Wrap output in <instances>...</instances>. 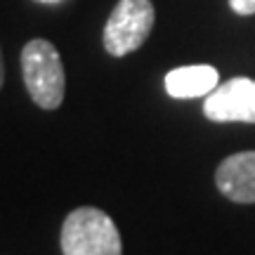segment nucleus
Returning a JSON list of instances; mask_svg holds the SVG:
<instances>
[{
  "mask_svg": "<svg viewBox=\"0 0 255 255\" xmlns=\"http://www.w3.org/2000/svg\"><path fill=\"white\" fill-rule=\"evenodd\" d=\"M62 255H123L119 227L100 208L83 206L62 225Z\"/></svg>",
  "mask_w": 255,
  "mask_h": 255,
  "instance_id": "1",
  "label": "nucleus"
},
{
  "mask_svg": "<svg viewBox=\"0 0 255 255\" xmlns=\"http://www.w3.org/2000/svg\"><path fill=\"white\" fill-rule=\"evenodd\" d=\"M21 76L31 100L40 109L55 111L64 102L66 76L62 57L50 40H28L21 50Z\"/></svg>",
  "mask_w": 255,
  "mask_h": 255,
  "instance_id": "2",
  "label": "nucleus"
},
{
  "mask_svg": "<svg viewBox=\"0 0 255 255\" xmlns=\"http://www.w3.org/2000/svg\"><path fill=\"white\" fill-rule=\"evenodd\" d=\"M154 5L151 0H119L109 21L104 26V47L114 57H126L144 45L154 28Z\"/></svg>",
  "mask_w": 255,
  "mask_h": 255,
  "instance_id": "3",
  "label": "nucleus"
},
{
  "mask_svg": "<svg viewBox=\"0 0 255 255\" xmlns=\"http://www.w3.org/2000/svg\"><path fill=\"white\" fill-rule=\"evenodd\" d=\"M206 119L215 123H255V81L229 78L206 95Z\"/></svg>",
  "mask_w": 255,
  "mask_h": 255,
  "instance_id": "4",
  "label": "nucleus"
},
{
  "mask_svg": "<svg viewBox=\"0 0 255 255\" xmlns=\"http://www.w3.org/2000/svg\"><path fill=\"white\" fill-rule=\"evenodd\" d=\"M218 189L234 203H255V151L227 156L215 173Z\"/></svg>",
  "mask_w": 255,
  "mask_h": 255,
  "instance_id": "5",
  "label": "nucleus"
},
{
  "mask_svg": "<svg viewBox=\"0 0 255 255\" xmlns=\"http://www.w3.org/2000/svg\"><path fill=\"white\" fill-rule=\"evenodd\" d=\"M220 76L210 64H194V66H177L165 76V90L175 100H191L206 97L218 88Z\"/></svg>",
  "mask_w": 255,
  "mask_h": 255,
  "instance_id": "6",
  "label": "nucleus"
},
{
  "mask_svg": "<svg viewBox=\"0 0 255 255\" xmlns=\"http://www.w3.org/2000/svg\"><path fill=\"white\" fill-rule=\"evenodd\" d=\"M229 7L234 9L237 14H255V0H229Z\"/></svg>",
  "mask_w": 255,
  "mask_h": 255,
  "instance_id": "7",
  "label": "nucleus"
},
{
  "mask_svg": "<svg viewBox=\"0 0 255 255\" xmlns=\"http://www.w3.org/2000/svg\"><path fill=\"white\" fill-rule=\"evenodd\" d=\"M2 81H5V64H2V52H0V88H2Z\"/></svg>",
  "mask_w": 255,
  "mask_h": 255,
  "instance_id": "8",
  "label": "nucleus"
},
{
  "mask_svg": "<svg viewBox=\"0 0 255 255\" xmlns=\"http://www.w3.org/2000/svg\"><path fill=\"white\" fill-rule=\"evenodd\" d=\"M38 2H45V5H55V2H62V0H38Z\"/></svg>",
  "mask_w": 255,
  "mask_h": 255,
  "instance_id": "9",
  "label": "nucleus"
}]
</instances>
